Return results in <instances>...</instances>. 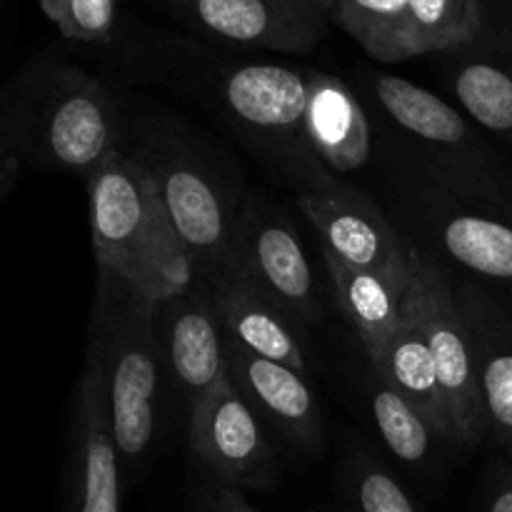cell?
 <instances>
[{"label": "cell", "instance_id": "9a60e30c", "mask_svg": "<svg viewBox=\"0 0 512 512\" xmlns=\"http://www.w3.org/2000/svg\"><path fill=\"white\" fill-rule=\"evenodd\" d=\"M228 380L250 408L298 453H318L325 443V418L308 375L248 353L225 338Z\"/></svg>", "mask_w": 512, "mask_h": 512}, {"label": "cell", "instance_id": "4fadbf2b", "mask_svg": "<svg viewBox=\"0 0 512 512\" xmlns=\"http://www.w3.org/2000/svg\"><path fill=\"white\" fill-rule=\"evenodd\" d=\"M183 23L223 43L305 55L318 48L328 15L303 0H158Z\"/></svg>", "mask_w": 512, "mask_h": 512}, {"label": "cell", "instance_id": "e0dca14e", "mask_svg": "<svg viewBox=\"0 0 512 512\" xmlns=\"http://www.w3.org/2000/svg\"><path fill=\"white\" fill-rule=\"evenodd\" d=\"M210 290L230 343L308 375V353L300 325L268 295L260 293L238 270L225 273L223 280Z\"/></svg>", "mask_w": 512, "mask_h": 512}, {"label": "cell", "instance_id": "4dcf8cb0", "mask_svg": "<svg viewBox=\"0 0 512 512\" xmlns=\"http://www.w3.org/2000/svg\"><path fill=\"white\" fill-rule=\"evenodd\" d=\"M510 458H512V455H510Z\"/></svg>", "mask_w": 512, "mask_h": 512}, {"label": "cell", "instance_id": "44dd1931", "mask_svg": "<svg viewBox=\"0 0 512 512\" xmlns=\"http://www.w3.org/2000/svg\"><path fill=\"white\" fill-rule=\"evenodd\" d=\"M453 60L448 85L460 110L490 138L512 148V63L503 55L463 50Z\"/></svg>", "mask_w": 512, "mask_h": 512}, {"label": "cell", "instance_id": "4316f807", "mask_svg": "<svg viewBox=\"0 0 512 512\" xmlns=\"http://www.w3.org/2000/svg\"><path fill=\"white\" fill-rule=\"evenodd\" d=\"M478 512H512V458L498 460L480 485Z\"/></svg>", "mask_w": 512, "mask_h": 512}, {"label": "cell", "instance_id": "d4e9b609", "mask_svg": "<svg viewBox=\"0 0 512 512\" xmlns=\"http://www.w3.org/2000/svg\"><path fill=\"white\" fill-rule=\"evenodd\" d=\"M340 512H423L393 470L368 450L345 458L340 473Z\"/></svg>", "mask_w": 512, "mask_h": 512}, {"label": "cell", "instance_id": "484cf974", "mask_svg": "<svg viewBox=\"0 0 512 512\" xmlns=\"http://www.w3.org/2000/svg\"><path fill=\"white\" fill-rule=\"evenodd\" d=\"M40 8L73 43L110 45L118 35V0H40Z\"/></svg>", "mask_w": 512, "mask_h": 512}, {"label": "cell", "instance_id": "6da1fadb", "mask_svg": "<svg viewBox=\"0 0 512 512\" xmlns=\"http://www.w3.org/2000/svg\"><path fill=\"white\" fill-rule=\"evenodd\" d=\"M0 145L23 165L88 178L125 153L128 108L88 70L35 60L0 85Z\"/></svg>", "mask_w": 512, "mask_h": 512}, {"label": "cell", "instance_id": "8fae6325", "mask_svg": "<svg viewBox=\"0 0 512 512\" xmlns=\"http://www.w3.org/2000/svg\"><path fill=\"white\" fill-rule=\"evenodd\" d=\"M123 468L98 370L83 365L70 405L60 512H123Z\"/></svg>", "mask_w": 512, "mask_h": 512}, {"label": "cell", "instance_id": "3957f363", "mask_svg": "<svg viewBox=\"0 0 512 512\" xmlns=\"http://www.w3.org/2000/svg\"><path fill=\"white\" fill-rule=\"evenodd\" d=\"M125 155L145 170L158 190L175 233L188 248L195 278L213 288L230 273L235 223L245 193L193 135L158 110H128Z\"/></svg>", "mask_w": 512, "mask_h": 512}, {"label": "cell", "instance_id": "83f0119b", "mask_svg": "<svg viewBox=\"0 0 512 512\" xmlns=\"http://www.w3.org/2000/svg\"><path fill=\"white\" fill-rule=\"evenodd\" d=\"M195 512H258V510L243 498V490L228 488V485L208 478L198 493Z\"/></svg>", "mask_w": 512, "mask_h": 512}, {"label": "cell", "instance_id": "5bb4252c", "mask_svg": "<svg viewBox=\"0 0 512 512\" xmlns=\"http://www.w3.org/2000/svg\"><path fill=\"white\" fill-rule=\"evenodd\" d=\"M418 213L448 260L512 293V213L440 183L420 193Z\"/></svg>", "mask_w": 512, "mask_h": 512}, {"label": "cell", "instance_id": "ac0fdd59", "mask_svg": "<svg viewBox=\"0 0 512 512\" xmlns=\"http://www.w3.org/2000/svg\"><path fill=\"white\" fill-rule=\"evenodd\" d=\"M478 358L488 438L512 455V315L488 298H463Z\"/></svg>", "mask_w": 512, "mask_h": 512}, {"label": "cell", "instance_id": "8992f818", "mask_svg": "<svg viewBox=\"0 0 512 512\" xmlns=\"http://www.w3.org/2000/svg\"><path fill=\"white\" fill-rule=\"evenodd\" d=\"M218 103L290 188L325 168L305 135L308 70L280 63L230 65L220 73Z\"/></svg>", "mask_w": 512, "mask_h": 512}, {"label": "cell", "instance_id": "5b68a950", "mask_svg": "<svg viewBox=\"0 0 512 512\" xmlns=\"http://www.w3.org/2000/svg\"><path fill=\"white\" fill-rule=\"evenodd\" d=\"M370 90L383 113L403 133L435 153L448 155L445 188L512 213V175L493 138L463 110L453 108L423 85L390 73L370 75Z\"/></svg>", "mask_w": 512, "mask_h": 512}, {"label": "cell", "instance_id": "7402d4cb", "mask_svg": "<svg viewBox=\"0 0 512 512\" xmlns=\"http://www.w3.org/2000/svg\"><path fill=\"white\" fill-rule=\"evenodd\" d=\"M368 403L373 423L388 453L405 468H430L435 443L445 438L405 395H400L393 385L385 383L375 370L368 388Z\"/></svg>", "mask_w": 512, "mask_h": 512}, {"label": "cell", "instance_id": "52a82bcc", "mask_svg": "<svg viewBox=\"0 0 512 512\" xmlns=\"http://www.w3.org/2000/svg\"><path fill=\"white\" fill-rule=\"evenodd\" d=\"M293 190L300 213L320 235L325 253L353 268L375 270L400 285L413 283L423 253L390 225L363 190L328 168L310 173Z\"/></svg>", "mask_w": 512, "mask_h": 512}, {"label": "cell", "instance_id": "f1b7e54d", "mask_svg": "<svg viewBox=\"0 0 512 512\" xmlns=\"http://www.w3.org/2000/svg\"><path fill=\"white\" fill-rule=\"evenodd\" d=\"M20 173H23V163H20L13 153H8V150L0 145V200H3L5 195L15 188Z\"/></svg>", "mask_w": 512, "mask_h": 512}, {"label": "cell", "instance_id": "2e32d148", "mask_svg": "<svg viewBox=\"0 0 512 512\" xmlns=\"http://www.w3.org/2000/svg\"><path fill=\"white\" fill-rule=\"evenodd\" d=\"M305 135L333 175H353L373 160V130L358 95L323 70H308Z\"/></svg>", "mask_w": 512, "mask_h": 512}, {"label": "cell", "instance_id": "9c48e42d", "mask_svg": "<svg viewBox=\"0 0 512 512\" xmlns=\"http://www.w3.org/2000/svg\"><path fill=\"white\" fill-rule=\"evenodd\" d=\"M295 323L315 325L325 305L308 250L288 215L263 193H245L233 235V263Z\"/></svg>", "mask_w": 512, "mask_h": 512}, {"label": "cell", "instance_id": "ffe728a7", "mask_svg": "<svg viewBox=\"0 0 512 512\" xmlns=\"http://www.w3.org/2000/svg\"><path fill=\"white\" fill-rule=\"evenodd\" d=\"M370 365L385 383L393 385L400 395H405L440 430L445 443L453 445L448 410H445L443 390L438 383V370H435L423 325H420L413 303H410V290L408 300H405L403 320L390 335L380 358Z\"/></svg>", "mask_w": 512, "mask_h": 512}, {"label": "cell", "instance_id": "ba28073f", "mask_svg": "<svg viewBox=\"0 0 512 512\" xmlns=\"http://www.w3.org/2000/svg\"><path fill=\"white\" fill-rule=\"evenodd\" d=\"M410 303L433 353L453 445L475 450L488 438V430H485L473 335H470L463 298L455 293L448 273L433 258L425 255L420 258L418 273L410 285Z\"/></svg>", "mask_w": 512, "mask_h": 512}, {"label": "cell", "instance_id": "30bf717a", "mask_svg": "<svg viewBox=\"0 0 512 512\" xmlns=\"http://www.w3.org/2000/svg\"><path fill=\"white\" fill-rule=\"evenodd\" d=\"M188 443L208 478L235 490H270L280 465L265 423L228 378L188 413Z\"/></svg>", "mask_w": 512, "mask_h": 512}, {"label": "cell", "instance_id": "d6986e66", "mask_svg": "<svg viewBox=\"0 0 512 512\" xmlns=\"http://www.w3.org/2000/svg\"><path fill=\"white\" fill-rule=\"evenodd\" d=\"M323 260L340 313L353 325L370 363H375L403 320L405 300L413 283L400 285L375 270L353 268V265L340 263L325 250Z\"/></svg>", "mask_w": 512, "mask_h": 512}, {"label": "cell", "instance_id": "cb8c5ba5", "mask_svg": "<svg viewBox=\"0 0 512 512\" xmlns=\"http://www.w3.org/2000/svg\"><path fill=\"white\" fill-rule=\"evenodd\" d=\"M330 23L378 63L408 58V0H333Z\"/></svg>", "mask_w": 512, "mask_h": 512}, {"label": "cell", "instance_id": "277c9868", "mask_svg": "<svg viewBox=\"0 0 512 512\" xmlns=\"http://www.w3.org/2000/svg\"><path fill=\"white\" fill-rule=\"evenodd\" d=\"M85 188L98 270L118 275L155 305L195 283L188 248L155 185L130 155L105 160L85 178Z\"/></svg>", "mask_w": 512, "mask_h": 512}, {"label": "cell", "instance_id": "f546056e", "mask_svg": "<svg viewBox=\"0 0 512 512\" xmlns=\"http://www.w3.org/2000/svg\"><path fill=\"white\" fill-rule=\"evenodd\" d=\"M303 3L313 5L315 10H320L323 15H328V20H330V8H333V0H303Z\"/></svg>", "mask_w": 512, "mask_h": 512}, {"label": "cell", "instance_id": "603a6c76", "mask_svg": "<svg viewBox=\"0 0 512 512\" xmlns=\"http://www.w3.org/2000/svg\"><path fill=\"white\" fill-rule=\"evenodd\" d=\"M485 25L483 0H408V58L473 48Z\"/></svg>", "mask_w": 512, "mask_h": 512}, {"label": "cell", "instance_id": "7c38bea8", "mask_svg": "<svg viewBox=\"0 0 512 512\" xmlns=\"http://www.w3.org/2000/svg\"><path fill=\"white\" fill-rule=\"evenodd\" d=\"M155 325L165 378L190 413L220 380L228 378L225 330L213 290L195 278L183 293L158 303Z\"/></svg>", "mask_w": 512, "mask_h": 512}, {"label": "cell", "instance_id": "7a4b0ae2", "mask_svg": "<svg viewBox=\"0 0 512 512\" xmlns=\"http://www.w3.org/2000/svg\"><path fill=\"white\" fill-rule=\"evenodd\" d=\"M158 305L108 270H98L85 363L98 370L125 490L140 483L153 460L163 418L165 378Z\"/></svg>", "mask_w": 512, "mask_h": 512}]
</instances>
